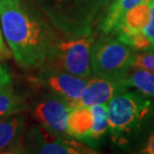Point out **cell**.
<instances>
[{"label": "cell", "instance_id": "8", "mask_svg": "<svg viewBox=\"0 0 154 154\" xmlns=\"http://www.w3.org/2000/svg\"><path fill=\"white\" fill-rule=\"evenodd\" d=\"M152 4L148 0H144L135 7L130 9L121 21L115 33L117 37L123 42H125L129 37L139 32L146 25L150 17V9Z\"/></svg>", "mask_w": 154, "mask_h": 154}, {"label": "cell", "instance_id": "19", "mask_svg": "<svg viewBox=\"0 0 154 154\" xmlns=\"http://www.w3.org/2000/svg\"><path fill=\"white\" fill-rule=\"evenodd\" d=\"M7 57H9V51L5 46L4 40H3V36H2V29L0 27V59H5Z\"/></svg>", "mask_w": 154, "mask_h": 154}, {"label": "cell", "instance_id": "13", "mask_svg": "<svg viewBox=\"0 0 154 154\" xmlns=\"http://www.w3.org/2000/svg\"><path fill=\"white\" fill-rule=\"evenodd\" d=\"M130 70L122 79L126 87H134L146 96L154 98V72L142 68Z\"/></svg>", "mask_w": 154, "mask_h": 154}, {"label": "cell", "instance_id": "4", "mask_svg": "<svg viewBox=\"0 0 154 154\" xmlns=\"http://www.w3.org/2000/svg\"><path fill=\"white\" fill-rule=\"evenodd\" d=\"M92 40L87 35L75 36L65 41H58L50 59L43 67L62 70L70 74L89 78L91 76L90 55Z\"/></svg>", "mask_w": 154, "mask_h": 154}, {"label": "cell", "instance_id": "9", "mask_svg": "<svg viewBox=\"0 0 154 154\" xmlns=\"http://www.w3.org/2000/svg\"><path fill=\"white\" fill-rule=\"evenodd\" d=\"M49 132L43 128L40 139L42 144L37 147V152L41 154H92L96 153L94 149L86 146L85 143L78 142L64 135H57L55 139H49Z\"/></svg>", "mask_w": 154, "mask_h": 154}, {"label": "cell", "instance_id": "12", "mask_svg": "<svg viewBox=\"0 0 154 154\" xmlns=\"http://www.w3.org/2000/svg\"><path fill=\"white\" fill-rule=\"evenodd\" d=\"M143 1L144 0H114L106 12L105 18L101 24V30L104 33L115 32L126 13Z\"/></svg>", "mask_w": 154, "mask_h": 154}, {"label": "cell", "instance_id": "18", "mask_svg": "<svg viewBox=\"0 0 154 154\" xmlns=\"http://www.w3.org/2000/svg\"><path fill=\"white\" fill-rule=\"evenodd\" d=\"M11 85V76L4 66L0 64V88Z\"/></svg>", "mask_w": 154, "mask_h": 154}, {"label": "cell", "instance_id": "11", "mask_svg": "<svg viewBox=\"0 0 154 154\" xmlns=\"http://www.w3.org/2000/svg\"><path fill=\"white\" fill-rule=\"evenodd\" d=\"M25 128L22 116L14 114L0 119V151L15 148Z\"/></svg>", "mask_w": 154, "mask_h": 154}, {"label": "cell", "instance_id": "5", "mask_svg": "<svg viewBox=\"0 0 154 154\" xmlns=\"http://www.w3.org/2000/svg\"><path fill=\"white\" fill-rule=\"evenodd\" d=\"M39 69L36 80L40 85L64 99L72 108L79 106L81 93L88 81L87 78L50 67H41Z\"/></svg>", "mask_w": 154, "mask_h": 154}, {"label": "cell", "instance_id": "2", "mask_svg": "<svg viewBox=\"0 0 154 154\" xmlns=\"http://www.w3.org/2000/svg\"><path fill=\"white\" fill-rule=\"evenodd\" d=\"M154 106L151 97L139 91H123L107 103L108 131L113 142L127 145L152 118Z\"/></svg>", "mask_w": 154, "mask_h": 154}, {"label": "cell", "instance_id": "16", "mask_svg": "<svg viewBox=\"0 0 154 154\" xmlns=\"http://www.w3.org/2000/svg\"><path fill=\"white\" fill-rule=\"evenodd\" d=\"M132 67L146 69L154 72V52H144L138 55L135 54Z\"/></svg>", "mask_w": 154, "mask_h": 154}, {"label": "cell", "instance_id": "10", "mask_svg": "<svg viewBox=\"0 0 154 154\" xmlns=\"http://www.w3.org/2000/svg\"><path fill=\"white\" fill-rule=\"evenodd\" d=\"M92 123L93 117L90 107L82 105L73 107L67 117V134L90 145Z\"/></svg>", "mask_w": 154, "mask_h": 154}, {"label": "cell", "instance_id": "6", "mask_svg": "<svg viewBox=\"0 0 154 154\" xmlns=\"http://www.w3.org/2000/svg\"><path fill=\"white\" fill-rule=\"evenodd\" d=\"M72 107L54 93L41 98L33 108V116L46 131L53 135L67 134V117Z\"/></svg>", "mask_w": 154, "mask_h": 154}, {"label": "cell", "instance_id": "3", "mask_svg": "<svg viewBox=\"0 0 154 154\" xmlns=\"http://www.w3.org/2000/svg\"><path fill=\"white\" fill-rule=\"evenodd\" d=\"M135 49L117 38L99 40L91 48V71L95 77L122 80L133 66Z\"/></svg>", "mask_w": 154, "mask_h": 154}, {"label": "cell", "instance_id": "20", "mask_svg": "<svg viewBox=\"0 0 154 154\" xmlns=\"http://www.w3.org/2000/svg\"><path fill=\"white\" fill-rule=\"evenodd\" d=\"M142 153H146V154H154V132L153 134L150 136L148 139V142H147V145L142 149Z\"/></svg>", "mask_w": 154, "mask_h": 154}, {"label": "cell", "instance_id": "15", "mask_svg": "<svg viewBox=\"0 0 154 154\" xmlns=\"http://www.w3.org/2000/svg\"><path fill=\"white\" fill-rule=\"evenodd\" d=\"M93 123L90 133V146H95L97 141L102 138L108 131V116H107L106 104H96L90 106Z\"/></svg>", "mask_w": 154, "mask_h": 154}, {"label": "cell", "instance_id": "14", "mask_svg": "<svg viewBox=\"0 0 154 154\" xmlns=\"http://www.w3.org/2000/svg\"><path fill=\"white\" fill-rule=\"evenodd\" d=\"M28 108L24 98L14 93L11 85L0 88V119L18 114Z\"/></svg>", "mask_w": 154, "mask_h": 154}, {"label": "cell", "instance_id": "7", "mask_svg": "<svg viewBox=\"0 0 154 154\" xmlns=\"http://www.w3.org/2000/svg\"><path fill=\"white\" fill-rule=\"evenodd\" d=\"M126 89L127 87L122 80L95 77L87 81L81 93L79 105L90 107L96 104H107L111 98Z\"/></svg>", "mask_w": 154, "mask_h": 154}, {"label": "cell", "instance_id": "17", "mask_svg": "<svg viewBox=\"0 0 154 154\" xmlns=\"http://www.w3.org/2000/svg\"><path fill=\"white\" fill-rule=\"evenodd\" d=\"M142 32L147 37V39L149 40L151 47L154 48V4L151 6L149 20L146 25L144 26V28L142 29Z\"/></svg>", "mask_w": 154, "mask_h": 154}, {"label": "cell", "instance_id": "1", "mask_svg": "<svg viewBox=\"0 0 154 154\" xmlns=\"http://www.w3.org/2000/svg\"><path fill=\"white\" fill-rule=\"evenodd\" d=\"M0 24L15 60L25 68H41L59 41L40 15L21 0H0Z\"/></svg>", "mask_w": 154, "mask_h": 154}]
</instances>
